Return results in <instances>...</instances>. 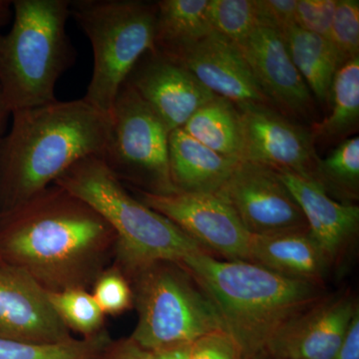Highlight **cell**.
<instances>
[{
  "label": "cell",
  "mask_w": 359,
  "mask_h": 359,
  "mask_svg": "<svg viewBox=\"0 0 359 359\" xmlns=\"http://www.w3.org/2000/svg\"><path fill=\"white\" fill-rule=\"evenodd\" d=\"M115 245L103 217L57 185L0 214V261L25 269L48 292L93 285Z\"/></svg>",
  "instance_id": "cell-1"
},
{
  "label": "cell",
  "mask_w": 359,
  "mask_h": 359,
  "mask_svg": "<svg viewBox=\"0 0 359 359\" xmlns=\"http://www.w3.org/2000/svg\"><path fill=\"white\" fill-rule=\"evenodd\" d=\"M0 137V214L48 188L79 161L100 156L111 116L85 101H58L11 113Z\"/></svg>",
  "instance_id": "cell-2"
},
{
  "label": "cell",
  "mask_w": 359,
  "mask_h": 359,
  "mask_svg": "<svg viewBox=\"0 0 359 359\" xmlns=\"http://www.w3.org/2000/svg\"><path fill=\"white\" fill-rule=\"evenodd\" d=\"M218 309L224 330L245 359L264 356L273 337L320 301L318 283L295 280L247 261H219L208 252L181 264Z\"/></svg>",
  "instance_id": "cell-3"
},
{
  "label": "cell",
  "mask_w": 359,
  "mask_h": 359,
  "mask_svg": "<svg viewBox=\"0 0 359 359\" xmlns=\"http://www.w3.org/2000/svg\"><path fill=\"white\" fill-rule=\"evenodd\" d=\"M53 184L91 205L110 224L117 268L129 278L156 263L182 264L205 252L173 222L132 197L98 156L79 161Z\"/></svg>",
  "instance_id": "cell-4"
},
{
  "label": "cell",
  "mask_w": 359,
  "mask_h": 359,
  "mask_svg": "<svg viewBox=\"0 0 359 359\" xmlns=\"http://www.w3.org/2000/svg\"><path fill=\"white\" fill-rule=\"evenodd\" d=\"M13 25L0 33V87L7 109L55 102V86L75 61L66 32L68 0H15Z\"/></svg>",
  "instance_id": "cell-5"
},
{
  "label": "cell",
  "mask_w": 359,
  "mask_h": 359,
  "mask_svg": "<svg viewBox=\"0 0 359 359\" xmlns=\"http://www.w3.org/2000/svg\"><path fill=\"white\" fill-rule=\"evenodd\" d=\"M70 18L91 42L93 73L85 101L110 115L116 97L139 60L155 51L156 4L74 0Z\"/></svg>",
  "instance_id": "cell-6"
},
{
  "label": "cell",
  "mask_w": 359,
  "mask_h": 359,
  "mask_svg": "<svg viewBox=\"0 0 359 359\" xmlns=\"http://www.w3.org/2000/svg\"><path fill=\"white\" fill-rule=\"evenodd\" d=\"M138 321L131 339L156 353L226 332L218 309L181 264L160 262L132 276Z\"/></svg>",
  "instance_id": "cell-7"
},
{
  "label": "cell",
  "mask_w": 359,
  "mask_h": 359,
  "mask_svg": "<svg viewBox=\"0 0 359 359\" xmlns=\"http://www.w3.org/2000/svg\"><path fill=\"white\" fill-rule=\"evenodd\" d=\"M169 135L166 125L125 82L116 97L109 139L99 158L120 181L141 186L144 192L175 193Z\"/></svg>",
  "instance_id": "cell-8"
},
{
  "label": "cell",
  "mask_w": 359,
  "mask_h": 359,
  "mask_svg": "<svg viewBox=\"0 0 359 359\" xmlns=\"http://www.w3.org/2000/svg\"><path fill=\"white\" fill-rule=\"evenodd\" d=\"M216 195L250 236L309 230L301 208L273 168L238 161Z\"/></svg>",
  "instance_id": "cell-9"
},
{
  "label": "cell",
  "mask_w": 359,
  "mask_h": 359,
  "mask_svg": "<svg viewBox=\"0 0 359 359\" xmlns=\"http://www.w3.org/2000/svg\"><path fill=\"white\" fill-rule=\"evenodd\" d=\"M138 200L173 222L203 249L216 250L231 261L250 262V235L216 194L140 191Z\"/></svg>",
  "instance_id": "cell-10"
},
{
  "label": "cell",
  "mask_w": 359,
  "mask_h": 359,
  "mask_svg": "<svg viewBox=\"0 0 359 359\" xmlns=\"http://www.w3.org/2000/svg\"><path fill=\"white\" fill-rule=\"evenodd\" d=\"M242 124L241 161L287 170L316 181V154L313 132L294 124L271 106L259 103L236 105Z\"/></svg>",
  "instance_id": "cell-11"
},
{
  "label": "cell",
  "mask_w": 359,
  "mask_h": 359,
  "mask_svg": "<svg viewBox=\"0 0 359 359\" xmlns=\"http://www.w3.org/2000/svg\"><path fill=\"white\" fill-rule=\"evenodd\" d=\"M235 45L271 107L285 116L306 120L313 117L314 103L311 90L295 68L278 30L259 23Z\"/></svg>",
  "instance_id": "cell-12"
},
{
  "label": "cell",
  "mask_w": 359,
  "mask_h": 359,
  "mask_svg": "<svg viewBox=\"0 0 359 359\" xmlns=\"http://www.w3.org/2000/svg\"><path fill=\"white\" fill-rule=\"evenodd\" d=\"M0 339L54 344L72 339L48 290L25 269L0 261Z\"/></svg>",
  "instance_id": "cell-13"
},
{
  "label": "cell",
  "mask_w": 359,
  "mask_h": 359,
  "mask_svg": "<svg viewBox=\"0 0 359 359\" xmlns=\"http://www.w3.org/2000/svg\"><path fill=\"white\" fill-rule=\"evenodd\" d=\"M125 82L154 111L170 133L183 128L202 106L217 96L184 66L156 51L138 61Z\"/></svg>",
  "instance_id": "cell-14"
},
{
  "label": "cell",
  "mask_w": 359,
  "mask_h": 359,
  "mask_svg": "<svg viewBox=\"0 0 359 359\" xmlns=\"http://www.w3.org/2000/svg\"><path fill=\"white\" fill-rule=\"evenodd\" d=\"M358 302L349 295L318 301L273 337L264 356L271 359H332L346 337Z\"/></svg>",
  "instance_id": "cell-15"
},
{
  "label": "cell",
  "mask_w": 359,
  "mask_h": 359,
  "mask_svg": "<svg viewBox=\"0 0 359 359\" xmlns=\"http://www.w3.org/2000/svg\"><path fill=\"white\" fill-rule=\"evenodd\" d=\"M165 56L190 71L215 95L235 105L271 106L238 47L216 32Z\"/></svg>",
  "instance_id": "cell-16"
},
{
  "label": "cell",
  "mask_w": 359,
  "mask_h": 359,
  "mask_svg": "<svg viewBox=\"0 0 359 359\" xmlns=\"http://www.w3.org/2000/svg\"><path fill=\"white\" fill-rule=\"evenodd\" d=\"M276 172L301 208L311 237L332 263L358 230V205L337 202L313 180L287 170Z\"/></svg>",
  "instance_id": "cell-17"
},
{
  "label": "cell",
  "mask_w": 359,
  "mask_h": 359,
  "mask_svg": "<svg viewBox=\"0 0 359 359\" xmlns=\"http://www.w3.org/2000/svg\"><path fill=\"white\" fill-rule=\"evenodd\" d=\"M250 262L287 278L314 283L330 264L309 230L250 236Z\"/></svg>",
  "instance_id": "cell-18"
},
{
  "label": "cell",
  "mask_w": 359,
  "mask_h": 359,
  "mask_svg": "<svg viewBox=\"0 0 359 359\" xmlns=\"http://www.w3.org/2000/svg\"><path fill=\"white\" fill-rule=\"evenodd\" d=\"M238 160L224 157L176 129L169 135V169L178 192L217 194Z\"/></svg>",
  "instance_id": "cell-19"
},
{
  "label": "cell",
  "mask_w": 359,
  "mask_h": 359,
  "mask_svg": "<svg viewBox=\"0 0 359 359\" xmlns=\"http://www.w3.org/2000/svg\"><path fill=\"white\" fill-rule=\"evenodd\" d=\"M210 0H162L156 4L155 51L170 54L212 32Z\"/></svg>",
  "instance_id": "cell-20"
},
{
  "label": "cell",
  "mask_w": 359,
  "mask_h": 359,
  "mask_svg": "<svg viewBox=\"0 0 359 359\" xmlns=\"http://www.w3.org/2000/svg\"><path fill=\"white\" fill-rule=\"evenodd\" d=\"M283 37L290 59L309 89L320 102H330L332 81L339 68L330 42L297 25Z\"/></svg>",
  "instance_id": "cell-21"
},
{
  "label": "cell",
  "mask_w": 359,
  "mask_h": 359,
  "mask_svg": "<svg viewBox=\"0 0 359 359\" xmlns=\"http://www.w3.org/2000/svg\"><path fill=\"white\" fill-rule=\"evenodd\" d=\"M184 131L219 155L241 161L243 135L235 104L216 96L184 125Z\"/></svg>",
  "instance_id": "cell-22"
},
{
  "label": "cell",
  "mask_w": 359,
  "mask_h": 359,
  "mask_svg": "<svg viewBox=\"0 0 359 359\" xmlns=\"http://www.w3.org/2000/svg\"><path fill=\"white\" fill-rule=\"evenodd\" d=\"M332 112L314 125L313 135L325 139H341L358 129L359 121V57L340 66L330 90Z\"/></svg>",
  "instance_id": "cell-23"
},
{
  "label": "cell",
  "mask_w": 359,
  "mask_h": 359,
  "mask_svg": "<svg viewBox=\"0 0 359 359\" xmlns=\"http://www.w3.org/2000/svg\"><path fill=\"white\" fill-rule=\"evenodd\" d=\"M111 341L105 328L93 337L54 344L0 339V359H98Z\"/></svg>",
  "instance_id": "cell-24"
},
{
  "label": "cell",
  "mask_w": 359,
  "mask_h": 359,
  "mask_svg": "<svg viewBox=\"0 0 359 359\" xmlns=\"http://www.w3.org/2000/svg\"><path fill=\"white\" fill-rule=\"evenodd\" d=\"M316 183L328 195L334 194L342 199H358L359 190L358 136L342 141L325 159L316 165ZM351 204V203H349Z\"/></svg>",
  "instance_id": "cell-25"
},
{
  "label": "cell",
  "mask_w": 359,
  "mask_h": 359,
  "mask_svg": "<svg viewBox=\"0 0 359 359\" xmlns=\"http://www.w3.org/2000/svg\"><path fill=\"white\" fill-rule=\"evenodd\" d=\"M54 311L68 330L82 337H93L104 330V314L93 295L84 289L48 292Z\"/></svg>",
  "instance_id": "cell-26"
},
{
  "label": "cell",
  "mask_w": 359,
  "mask_h": 359,
  "mask_svg": "<svg viewBox=\"0 0 359 359\" xmlns=\"http://www.w3.org/2000/svg\"><path fill=\"white\" fill-rule=\"evenodd\" d=\"M212 32L237 44L261 23L257 0H210Z\"/></svg>",
  "instance_id": "cell-27"
},
{
  "label": "cell",
  "mask_w": 359,
  "mask_h": 359,
  "mask_svg": "<svg viewBox=\"0 0 359 359\" xmlns=\"http://www.w3.org/2000/svg\"><path fill=\"white\" fill-rule=\"evenodd\" d=\"M330 42L339 67L359 57L358 0H337Z\"/></svg>",
  "instance_id": "cell-28"
},
{
  "label": "cell",
  "mask_w": 359,
  "mask_h": 359,
  "mask_svg": "<svg viewBox=\"0 0 359 359\" xmlns=\"http://www.w3.org/2000/svg\"><path fill=\"white\" fill-rule=\"evenodd\" d=\"M93 295L104 314L117 316L134 304L133 290L127 276L117 266L105 269L93 283Z\"/></svg>",
  "instance_id": "cell-29"
},
{
  "label": "cell",
  "mask_w": 359,
  "mask_h": 359,
  "mask_svg": "<svg viewBox=\"0 0 359 359\" xmlns=\"http://www.w3.org/2000/svg\"><path fill=\"white\" fill-rule=\"evenodd\" d=\"M337 0H297V26L330 41Z\"/></svg>",
  "instance_id": "cell-30"
},
{
  "label": "cell",
  "mask_w": 359,
  "mask_h": 359,
  "mask_svg": "<svg viewBox=\"0 0 359 359\" xmlns=\"http://www.w3.org/2000/svg\"><path fill=\"white\" fill-rule=\"evenodd\" d=\"M188 359H245L237 342L226 332H214L194 342Z\"/></svg>",
  "instance_id": "cell-31"
},
{
  "label": "cell",
  "mask_w": 359,
  "mask_h": 359,
  "mask_svg": "<svg viewBox=\"0 0 359 359\" xmlns=\"http://www.w3.org/2000/svg\"><path fill=\"white\" fill-rule=\"evenodd\" d=\"M297 0H257L259 20L283 35L297 25Z\"/></svg>",
  "instance_id": "cell-32"
},
{
  "label": "cell",
  "mask_w": 359,
  "mask_h": 359,
  "mask_svg": "<svg viewBox=\"0 0 359 359\" xmlns=\"http://www.w3.org/2000/svg\"><path fill=\"white\" fill-rule=\"evenodd\" d=\"M150 351L142 348L131 337L112 340L98 359H150Z\"/></svg>",
  "instance_id": "cell-33"
},
{
  "label": "cell",
  "mask_w": 359,
  "mask_h": 359,
  "mask_svg": "<svg viewBox=\"0 0 359 359\" xmlns=\"http://www.w3.org/2000/svg\"><path fill=\"white\" fill-rule=\"evenodd\" d=\"M332 359H359V311L354 314L346 337Z\"/></svg>",
  "instance_id": "cell-34"
},
{
  "label": "cell",
  "mask_w": 359,
  "mask_h": 359,
  "mask_svg": "<svg viewBox=\"0 0 359 359\" xmlns=\"http://www.w3.org/2000/svg\"><path fill=\"white\" fill-rule=\"evenodd\" d=\"M191 346L174 347L151 353L150 359H188Z\"/></svg>",
  "instance_id": "cell-35"
},
{
  "label": "cell",
  "mask_w": 359,
  "mask_h": 359,
  "mask_svg": "<svg viewBox=\"0 0 359 359\" xmlns=\"http://www.w3.org/2000/svg\"><path fill=\"white\" fill-rule=\"evenodd\" d=\"M13 13V1L0 0V27L8 23Z\"/></svg>",
  "instance_id": "cell-36"
},
{
  "label": "cell",
  "mask_w": 359,
  "mask_h": 359,
  "mask_svg": "<svg viewBox=\"0 0 359 359\" xmlns=\"http://www.w3.org/2000/svg\"><path fill=\"white\" fill-rule=\"evenodd\" d=\"M9 115H11V112L7 109L6 102H4L1 87H0V137H2L4 129H6L7 119H8Z\"/></svg>",
  "instance_id": "cell-37"
},
{
  "label": "cell",
  "mask_w": 359,
  "mask_h": 359,
  "mask_svg": "<svg viewBox=\"0 0 359 359\" xmlns=\"http://www.w3.org/2000/svg\"><path fill=\"white\" fill-rule=\"evenodd\" d=\"M257 359H271V358H268V356H262V358H259Z\"/></svg>",
  "instance_id": "cell-38"
}]
</instances>
